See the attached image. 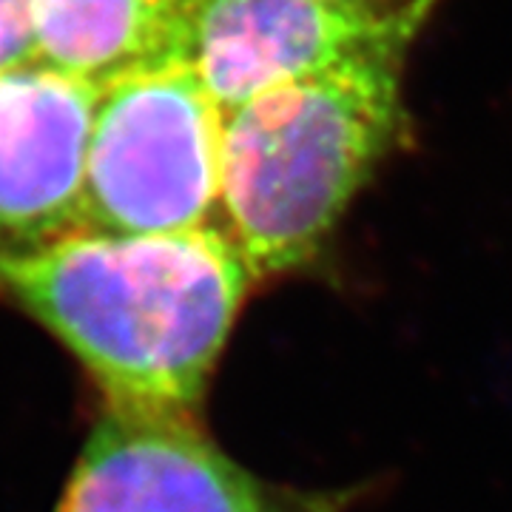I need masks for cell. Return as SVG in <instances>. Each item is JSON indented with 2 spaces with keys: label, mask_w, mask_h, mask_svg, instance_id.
<instances>
[{
  "label": "cell",
  "mask_w": 512,
  "mask_h": 512,
  "mask_svg": "<svg viewBox=\"0 0 512 512\" xmlns=\"http://www.w3.org/2000/svg\"><path fill=\"white\" fill-rule=\"evenodd\" d=\"M254 282L222 225L80 231L0 262V293L86 367L106 410L146 419L197 416Z\"/></svg>",
  "instance_id": "cell-1"
},
{
  "label": "cell",
  "mask_w": 512,
  "mask_h": 512,
  "mask_svg": "<svg viewBox=\"0 0 512 512\" xmlns=\"http://www.w3.org/2000/svg\"><path fill=\"white\" fill-rule=\"evenodd\" d=\"M404 57H365L259 94L222 120L220 217L256 279L319 254L399 143Z\"/></svg>",
  "instance_id": "cell-2"
},
{
  "label": "cell",
  "mask_w": 512,
  "mask_h": 512,
  "mask_svg": "<svg viewBox=\"0 0 512 512\" xmlns=\"http://www.w3.org/2000/svg\"><path fill=\"white\" fill-rule=\"evenodd\" d=\"M222 120L194 69L174 57L103 86L86 154V231L137 237L214 225Z\"/></svg>",
  "instance_id": "cell-3"
},
{
  "label": "cell",
  "mask_w": 512,
  "mask_h": 512,
  "mask_svg": "<svg viewBox=\"0 0 512 512\" xmlns=\"http://www.w3.org/2000/svg\"><path fill=\"white\" fill-rule=\"evenodd\" d=\"M436 0H185L171 57L222 114L365 57H404Z\"/></svg>",
  "instance_id": "cell-4"
},
{
  "label": "cell",
  "mask_w": 512,
  "mask_h": 512,
  "mask_svg": "<svg viewBox=\"0 0 512 512\" xmlns=\"http://www.w3.org/2000/svg\"><path fill=\"white\" fill-rule=\"evenodd\" d=\"M57 512H319L262 484L194 419L106 410Z\"/></svg>",
  "instance_id": "cell-5"
},
{
  "label": "cell",
  "mask_w": 512,
  "mask_h": 512,
  "mask_svg": "<svg viewBox=\"0 0 512 512\" xmlns=\"http://www.w3.org/2000/svg\"><path fill=\"white\" fill-rule=\"evenodd\" d=\"M97 100V86L40 63L0 74V262L86 231Z\"/></svg>",
  "instance_id": "cell-6"
},
{
  "label": "cell",
  "mask_w": 512,
  "mask_h": 512,
  "mask_svg": "<svg viewBox=\"0 0 512 512\" xmlns=\"http://www.w3.org/2000/svg\"><path fill=\"white\" fill-rule=\"evenodd\" d=\"M185 0H35V63L97 89L171 57Z\"/></svg>",
  "instance_id": "cell-7"
},
{
  "label": "cell",
  "mask_w": 512,
  "mask_h": 512,
  "mask_svg": "<svg viewBox=\"0 0 512 512\" xmlns=\"http://www.w3.org/2000/svg\"><path fill=\"white\" fill-rule=\"evenodd\" d=\"M35 63V0H0V74Z\"/></svg>",
  "instance_id": "cell-8"
}]
</instances>
